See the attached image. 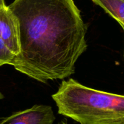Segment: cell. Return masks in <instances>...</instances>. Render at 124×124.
<instances>
[{"label":"cell","mask_w":124,"mask_h":124,"mask_svg":"<svg viewBox=\"0 0 124 124\" xmlns=\"http://www.w3.org/2000/svg\"><path fill=\"white\" fill-rule=\"evenodd\" d=\"M8 7L20 25V52L10 62L41 83L64 79L86 50V25L73 0H14Z\"/></svg>","instance_id":"1"},{"label":"cell","mask_w":124,"mask_h":124,"mask_svg":"<svg viewBox=\"0 0 124 124\" xmlns=\"http://www.w3.org/2000/svg\"><path fill=\"white\" fill-rule=\"evenodd\" d=\"M52 97L59 114L80 124H124V95L92 89L70 78L62 81Z\"/></svg>","instance_id":"2"},{"label":"cell","mask_w":124,"mask_h":124,"mask_svg":"<svg viewBox=\"0 0 124 124\" xmlns=\"http://www.w3.org/2000/svg\"><path fill=\"white\" fill-rule=\"evenodd\" d=\"M55 116L49 105H36L0 119V124H53Z\"/></svg>","instance_id":"3"},{"label":"cell","mask_w":124,"mask_h":124,"mask_svg":"<svg viewBox=\"0 0 124 124\" xmlns=\"http://www.w3.org/2000/svg\"><path fill=\"white\" fill-rule=\"evenodd\" d=\"M0 36L15 56L20 53L19 21L15 14L6 5L0 7Z\"/></svg>","instance_id":"4"},{"label":"cell","mask_w":124,"mask_h":124,"mask_svg":"<svg viewBox=\"0 0 124 124\" xmlns=\"http://www.w3.org/2000/svg\"><path fill=\"white\" fill-rule=\"evenodd\" d=\"M124 28V0H92Z\"/></svg>","instance_id":"5"},{"label":"cell","mask_w":124,"mask_h":124,"mask_svg":"<svg viewBox=\"0 0 124 124\" xmlns=\"http://www.w3.org/2000/svg\"><path fill=\"white\" fill-rule=\"evenodd\" d=\"M15 55L7 47L5 42L0 36V66L9 65Z\"/></svg>","instance_id":"6"},{"label":"cell","mask_w":124,"mask_h":124,"mask_svg":"<svg viewBox=\"0 0 124 124\" xmlns=\"http://www.w3.org/2000/svg\"><path fill=\"white\" fill-rule=\"evenodd\" d=\"M5 3H4V0H0V7L1 6H4Z\"/></svg>","instance_id":"7"},{"label":"cell","mask_w":124,"mask_h":124,"mask_svg":"<svg viewBox=\"0 0 124 124\" xmlns=\"http://www.w3.org/2000/svg\"><path fill=\"white\" fill-rule=\"evenodd\" d=\"M4 98V95L0 92V100H1V99H3Z\"/></svg>","instance_id":"8"},{"label":"cell","mask_w":124,"mask_h":124,"mask_svg":"<svg viewBox=\"0 0 124 124\" xmlns=\"http://www.w3.org/2000/svg\"><path fill=\"white\" fill-rule=\"evenodd\" d=\"M58 124H67V123H66V122H65V121H60V122Z\"/></svg>","instance_id":"9"},{"label":"cell","mask_w":124,"mask_h":124,"mask_svg":"<svg viewBox=\"0 0 124 124\" xmlns=\"http://www.w3.org/2000/svg\"><path fill=\"white\" fill-rule=\"evenodd\" d=\"M123 29H124V28H123Z\"/></svg>","instance_id":"10"}]
</instances>
